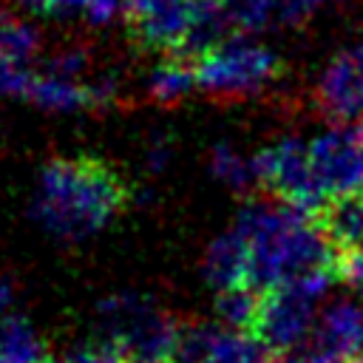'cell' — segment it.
<instances>
[{"label": "cell", "mask_w": 363, "mask_h": 363, "mask_svg": "<svg viewBox=\"0 0 363 363\" xmlns=\"http://www.w3.org/2000/svg\"><path fill=\"white\" fill-rule=\"evenodd\" d=\"M128 201L130 190L108 162L94 156H60L40 173L31 216L51 235L79 241L111 224Z\"/></svg>", "instance_id": "6da1fadb"}, {"label": "cell", "mask_w": 363, "mask_h": 363, "mask_svg": "<svg viewBox=\"0 0 363 363\" xmlns=\"http://www.w3.org/2000/svg\"><path fill=\"white\" fill-rule=\"evenodd\" d=\"M332 281H337L335 272H312L306 278H298V281H289V284H281L264 292L252 337H258L275 360L292 352L312 332L315 301L326 292Z\"/></svg>", "instance_id": "7a4b0ae2"}, {"label": "cell", "mask_w": 363, "mask_h": 363, "mask_svg": "<svg viewBox=\"0 0 363 363\" xmlns=\"http://www.w3.org/2000/svg\"><path fill=\"white\" fill-rule=\"evenodd\" d=\"M281 62L250 37H233L196 62V85L213 96H250L272 82Z\"/></svg>", "instance_id": "3957f363"}, {"label": "cell", "mask_w": 363, "mask_h": 363, "mask_svg": "<svg viewBox=\"0 0 363 363\" xmlns=\"http://www.w3.org/2000/svg\"><path fill=\"white\" fill-rule=\"evenodd\" d=\"M252 170H255V179L278 201L306 216H312L329 199L312 170L309 145H301L298 139H281L269 147H261L252 159Z\"/></svg>", "instance_id": "277c9868"}, {"label": "cell", "mask_w": 363, "mask_h": 363, "mask_svg": "<svg viewBox=\"0 0 363 363\" xmlns=\"http://www.w3.org/2000/svg\"><path fill=\"white\" fill-rule=\"evenodd\" d=\"M275 363H363V309L349 301L332 303L306 340Z\"/></svg>", "instance_id": "5b68a950"}, {"label": "cell", "mask_w": 363, "mask_h": 363, "mask_svg": "<svg viewBox=\"0 0 363 363\" xmlns=\"http://www.w3.org/2000/svg\"><path fill=\"white\" fill-rule=\"evenodd\" d=\"M309 159L326 196L363 190V133L357 128L312 139Z\"/></svg>", "instance_id": "8992f818"}, {"label": "cell", "mask_w": 363, "mask_h": 363, "mask_svg": "<svg viewBox=\"0 0 363 363\" xmlns=\"http://www.w3.org/2000/svg\"><path fill=\"white\" fill-rule=\"evenodd\" d=\"M318 108L335 122H363V43L343 48L323 68L315 88Z\"/></svg>", "instance_id": "52a82bcc"}, {"label": "cell", "mask_w": 363, "mask_h": 363, "mask_svg": "<svg viewBox=\"0 0 363 363\" xmlns=\"http://www.w3.org/2000/svg\"><path fill=\"white\" fill-rule=\"evenodd\" d=\"M193 0H128L125 23L142 48L173 54L190 26Z\"/></svg>", "instance_id": "ba28073f"}, {"label": "cell", "mask_w": 363, "mask_h": 363, "mask_svg": "<svg viewBox=\"0 0 363 363\" xmlns=\"http://www.w3.org/2000/svg\"><path fill=\"white\" fill-rule=\"evenodd\" d=\"M309 218L337 258L363 252V190L329 196Z\"/></svg>", "instance_id": "9c48e42d"}, {"label": "cell", "mask_w": 363, "mask_h": 363, "mask_svg": "<svg viewBox=\"0 0 363 363\" xmlns=\"http://www.w3.org/2000/svg\"><path fill=\"white\" fill-rule=\"evenodd\" d=\"M204 278L213 289L230 292L250 286V244L238 230L218 235L204 252Z\"/></svg>", "instance_id": "30bf717a"}, {"label": "cell", "mask_w": 363, "mask_h": 363, "mask_svg": "<svg viewBox=\"0 0 363 363\" xmlns=\"http://www.w3.org/2000/svg\"><path fill=\"white\" fill-rule=\"evenodd\" d=\"M224 332L227 329L218 320H201V318L179 320L170 363H207Z\"/></svg>", "instance_id": "8fae6325"}, {"label": "cell", "mask_w": 363, "mask_h": 363, "mask_svg": "<svg viewBox=\"0 0 363 363\" xmlns=\"http://www.w3.org/2000/svg\"><path fill=\"white\" fill-rule=\"evenodd\" d=\"M45 360H48L45 343L26 318L9 315L0 320V363H45Z\"/></svg>", "instance_id": "7c38bea8"}, {"label": "cell", "mask_w": 363, "mask_h": 363, "mask_svg": "<svg viewBox=\"0 0 363 363\" xmlns=\"http://www.w3.org/2000/svg\"><path fill=\"white\" fill-rule=\"evenodd\" d=\"M196 85V62L179 60V57H167L147 82V94L153 102L159 105H173L179 99H184Z\"/></svg>", "instance_id": "4fadbf2b"}, {"label": "cell", "mask_w": 363, "mask_h": 363, "mask_svg": "<svg viewBox=\"0 0 363 363\" xmlns=\"http://www.w3.org/2000/svg\"><path fill=\"white\" fill-rule=\"evenodd\" d=\"M261 301H264V292H258L252 286L218 292V298H216V318L230 332L252 335L258 312H261Z\"/></svg>", "instance_id": "5bb4252c"}, {"label": "cell", "mask_w": 363, "mask_h": 363, "mask_svg": "<svg viewBox=\"0 0 363 363\" xmlns=\"http://www.w3.org/2000/svg\"><path fill=\"white\" fill-rule=\"evenodd\" d=\"M37 48H40V31L31 23L14 17L6 6H0V60L28 65Z\"/></svg>", "instance_id": "9a60e30c"}, {"label": "cell", "mask_w": 363, "mask_h": 363, "mask_svg": "<svg viewBox=\"0 0 363 363\" xmlns=\"http://www.w3.org/2000/svg\"><path fill=\"white\" fill-rule=\"evenodd\" d=\"M28 99L34 105L45 108V111H79V108H91L88 85L57 79V77H37L34 91H31Z\"/></svg>", "instance_id": "2e32d148"}, {"label": "cell", "mask_w": 363, "mask_h": 363, "mask_svg": "<svg viewBox=\"0 0 363 363\" xmlns=\"http://www.w3.org/2000/svg\"><path fill=\"white\" fill-rule=\"evenodd\" d=\"M210 170L218 182H224L230 190L235 193H250L252 184L258 182L255 179V170H252V162H247L244 156H238L230 145H216L213 153H210Z\"/></svg>", "instance_id": "e0dca14e"}, {"label": "cell", "mask_w": 363, "mask_h": 363, "mask_svg": "<svg viewBox=\"0 0 363 363\" xmlns=\"http://www.w3.org/2000/svg\"><path fill=\"white\" fill-rule=\"evenodd\" d=\"M207 363H275V357L264 349L258 337L227 329Z\"/></svg>", "instance_id": "ac0fdd59"}, {"label": "cell", "mask_w": 363, "mask_h": 363, "mask_svg": "<svg viewBox=\"0 0 363 363\" xmlns=\"http://www.w3.org/2000/svg\"><path fill=\"white\" fill-rule=\"evenodd\" d=\"M224 11L235 28V34L250 37L252 31H261L269 17L275 14V0H221Z\"/></svg>", "instance_id": "d6986e66"}, {"label": "cell", "mask_w": 363, "mask_h": 363, "mask_svg": "<svg viewBox=\"0 0 363 363\" xmlns=\"http://www.w3.org/2000/svg\"><path fill=\"white\" fill-rule=\"evenodd\" d=\"M88 68V51L82 45H62L57 48L45 62V77L77 82V77Z\"/></svg>", "instance_id": "ffe728a7"}, {"label": "cell", "mask_w": 363, "mask_h": 363, "mask_svg": "<svg viewBox=\"0 0 363 363\" xmlns=\"http://www.w3.org/2000/svg\"><path fill=\"white\" fill-rule=\"evenodd\" d=\"M34 82H37V74H31L28 65L11 62V60H0V94L28 99L31 91H34Z\"/></svg>", "instance_id": "44dd1931"}, {"label": "cell", "mask_w": 363, "mask_h": 363, "mask_svg": "<svg viewBox=\"0 0 363 363\" xmlns=\"http://www.w3.org/2000/svg\"><path fill=\"white\" fill-rule=\"evenodd\" d=\"M323 3H335V0H275V17L286 26H301Z\"/></svg>", "instance_id": "7402d4cb"}, {"label": "cell", "mask_w": 363, "mask_h": 363, "mask_svg": "<svg viewBox=\"0 0 363 363\" xmlns=\"http://www.w3.org/2000/svg\"><path fill=\"white\" fill-rule=\"evenodd\" d=\"M337 278L352 284L357 292H363V252L357 255H349V258H340L337 264Z\"/></svg>", "instance_id": "603a6c76"}, {"label": "cell", "mask_w": 363, "mask_h": 363, "mask_svg": "<svg viewBox=\"0 0 363 363\" xmlns=\"http://www.w3.org/2000/svg\"><path fill=\"white\" fill-rule=\"evenodd\" d=\"M167 159H170V142H167L164 133H156V136L150 139V147H147V167H150L153 173H159V170L167 164Z\"/></svg>", "instance_id": "cb8c5ba5"}, {"label": "cell", "mask_w": 363, "mask_h": 363, "mask_svg": "<svg viewBox=\"0 0 363 363\" xmlns=\"http://www.w3.org/2000/svg\"><path fill=\"white\" fill-rule=\"evenodd\" d=\"M88 11V0H51L48 6V17H57V20H71L77 14H85Z\"/></svg>", "instance_id": "d4e9b609"}, {"label": "cell", "mask_w": 363, "mask_h": 363, "mask_svg": "<svg viewBox=\"0 0 363 363\" xmlns=\"http://www.w3.org/2000/svg\"><path fill=\"white\" fill-rule=\"evenodd\" d=\"M11 303V284L6 278H0V320L6 318V309Z\"/></svg>", "instance_id": "484cf974"}, {"label": "cell", "mask_w": 363, "mask_h": 363, "mask_svg": "<svg viewBox=\"0 0 363 363\" xmlns=\"http://www.w3.org/2000/svg\"><path fill=\"white\" fill-rule=\"evenodd\" d=\"M17 3L26 9H34V11H48V6H51V0H17Z\"/></svg>", "instance_id": "4316f807"}, {"label": "cell", "mask_w": 363, "mask_h": 363, "mask_svg": "<svg viewBox=\"0 0 363 363\" xmlns=\"http://www.w3.org/2000/svg\"><path fill=\"white\" fill-rule=\"evenodd\" d=\"M125 363H170V360H125Z\"/></svg>", "instance_id": "83f0119b"}]
</instances>
